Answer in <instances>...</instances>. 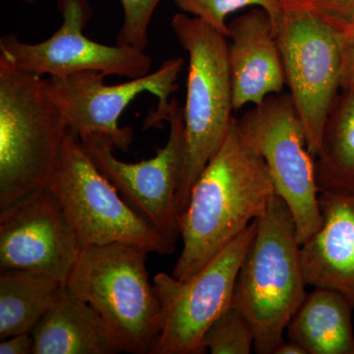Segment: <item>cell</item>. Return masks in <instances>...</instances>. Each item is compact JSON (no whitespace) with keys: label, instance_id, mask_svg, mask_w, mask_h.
Listing matches in <instances>:
<instances>
[{"label":"cell","instance_id":"cell-1","mask_svg":"<svg viewBox=\"0 0 354 354\" xmlns=\"http://www.w3.org/2000/svg\"><path fill=\"white\" fill-rule=\"evenodd\" d=\"M276 195L264 158L242 139L236 118L191 190L179 216L183 250L172 276L185 281L264 214Z\"/></svg>","mask_w":354,"mask_h":354},{"label":"cell","instance_id":"cell-2","mask_svg":"<svg viewBox=\"0 0 354 354\" xmlns=\"http://www.w3.org/2000/svg\"><path fill=\"white\" fill-rule=\"evenodd\" d=\"M301 244L288 204L274 195L257 218V232L235 281L232 306L252 326L254 349L274 354L306 297Z\"/></svg>","mask_w":354,"mask_h":354},{"label":"cell","instance_id":"cell-3","mask_svg":"<svg viewBox=\"0 0 354 354\" xmlns=\"http://www.w3.org/2000/svg\"><path fill=\"white\" fill-rule=\"evenodd\" d=\"M150 253L118 242L86 247L67 281L104 319L122 353L152 354L162 333V304L147 270Z\"/></svg>","mask_w":354,"mask_h":354},{"label":"cell","instance_id":"cell-4","mask_svg":"<svg viewBox=\"0 0 354 354\" xmlns=\"http://www.w3.org/2000/svg\"><path fill=\"white\" fill-rule=\"evenodd\" d=\"M66 130L46 77L0 57V209L46 185Z\"/></svg>","mask_w":354,"mask_h":354},{"label":"cell","instance_id":"cell-5","mask_svg":"<svg viewBox=\"0 0 354 354\" xmlns=\"http://www.w3.org/2000/svg\"><path fill=\"white\" fill-rule=\"evenodd\" d=\"M171 26L189 59L183 108L185 152L176 193L179 218L198 177L227 138L234 102L227 37L183 13L176 14Z\"/></svg>","mask_w":354,"mask_h":354},{"label":"cell","instance_id":"cell-6","mask_svg":"<svg viewBox=\"0 0 354 354\" xmlns=\"http://www.w3.org/2000/svg\"><path fill=\"white\" fill-rule=\"evenodd\" d=\"M46 185L57 198L82 248L109 243L171 255L176 245L130 206L67 128Z\"/></svg>","mask_w":354,"mask_h":354},{"label":"cell","instance_id":"cell-7","mask_svg":"<svg viewBox=\"0 0 354 354\" xmlns=\"http://www.w3.org/2000/svg\"><path fill=\"white\" fill-rule=\"evenodd\" d=\"M242 139L264 158L276 194L288 204L304 244L322 225L315 158L290 94L271 95L236 118Z\"/></svg>","mask_w":354,"mask_h":354},{"label":"cell","instance_id":"cell-8","mask_svg":"<svg viewBox=\"0 0 354 354\" xmlns=\"http://www.w3.org/2000/svg\"><path fill=\"white\" fill-rule=\"evenodd\" d=\"M183 58L165 60L153 73L128 82L108 85L102 72H77L64 78L46 77L48 87L64 109L67 128L80 141L99 138L114 150L127 152L134 133L131 127H120L118 121L125 109L143 93L158 97L157 108L149 113L143 129L162 127L169 118V97L178 90V77Z\"/></svg>","mask_w":354,"mask_h":354},{"label":"cell","instance_id":"cell-9","mask_svg":"<svg viewBox=\"0 0 354 354\" xmlns=\"http://www.w3.org/2000/svg\"><path fill=\"white\" fill-rule=\"evenodd\" d=\"M274 32L286 84L316 158L341 88V30L312 9H297L283 11Z\"/></svg>","mask_w":354,"mask_h":354},{"label":"cell","instance_id":"cell-10","mask_svg":"<svg viewBox=\"0 0 354 354\" xmlns=\"http://www.w3.org/2000/svg\"><path fill=\"white\" fill-rule=\"evenodd\" d=\"M257 232V220L191 278L160 272L153 286L162 308V329L152 354H202L209 328L232 306L235 281Z\"/></svg>","mask_w":354,"mask_h":354},{"label":"cell","instance_id":"cell-11","mask_svg":"<svg viewBox=\"0 0 354 354\" xmlns=\"http://www.w3.org/2000/svg\"><path fill=\"white\" fill-rule=\"evenodd\" d=\"M64 21L46 41L27 44L16 35L0 39V57L37 77L64 78L77 72L97 71L136 79L150 73L152 58L130 46H106L88 39L84 29L93 16L88 0H57Z\"/></svg>","mask_w":354,"mask_h":354},{"label":"cell","instance_id":"cell-12","mask_svg":"<svg viewBox=\"0 0 354 354\" xmlns=\"http://www.w3.org/2000/svg\"><path fill=\"white\" fill-rule=\"evenodd\" d=\"M169 134L157 155L138 162H125L113 155L104 140L81 141L95 167L113 184L121 196L165 239L176 245L180 237L176 193L185 152L183 109L169 102Z\"/></svg>","mask_w":354,"mask_h":354},{"label":"cell","instance_id":"cell-13","mask_svg":"<svg viewBox=\"0 0 354 354\" xmlns=\"http://www.w3.org/2000/svg\"><path fill=\"white\" fill-rule=\"evenodd\" d=\"M82 249L46 185L0 209V271L37 272L66 285Z\"/></svg>","mask_w":354,"mask_h":354},{"label":"cell","instance_id":"cell-14","mask_svg":"<svg viewBox=\"0 0 354 354\" xmlns=\"http://www.w3.org/2000/svg\"><path fill=\"white\" fill-rule=\"evenodd\" d=\"M228 62L234 109L259 106L269 95L281 94L285 68L270 16L255 8L228 24Z\"/></svg>","mask_w":354,"mask_h":354},{"label":"cell","instance_id":"cell-15","mask_svg":"<svg viewBox=\"0 0 354 354\" xmlns=\"http://www.w3.org/2000/svg\"><path fill=\"white\" fill-rule=\"evenodd\" d=\"M322 225L301 245L306 285L344 295L354 310V191L319 193Z\"/></svg>","mask_w":354,"mask_h":354},{"label":"cell","instance_id":"cell-16","mask_svg":"<svg viewBox=\"0 0 354 354\" xmlns=\"http://www.w3.org/2000/svg\"><path fill=\"white\" fill-rule=\"evenodd\" d=\"M34 354L122 353L104 319L67 288L32 330Z\"/></svg>","mask_w":354,"mask_h":354},{"label":"cell","instance_id":"cell-17","mask_svg":"<svg viewBox=\"0 0 354 354\" xmlns=\"http://www.w3.org/2000/svg\"><path fill=\"white\" fill-rule=\"evenodd\" d=\"M353 311L337 291L314 288L286 327L288 339L308 354H354Z\"/></svg>","mask_w":354,"mask_h":354},{"label":"cell","instance_id":"cell-18","mask_svg":"<svg viewBox=\"0 0 354 354\" xmlns=\"http://www.w3.org/2000/svg\"><path fill=\"white\" fill-rule=\"evenodd\" d=\"M66 290L46 274L0 272V339L31 333Z\"/></svg>","mask_w":354,"mask_h":354},{"label":"cell","instance_id":"cell-19","mask_svg":"<svg viewBox=\"0 0 354 354\" xmlns=\"http://www.w3.org/2000/svg\"><path fill=\"white\" fill-rule=\"evenodd\" d=\"M315 167L320 191H354V88L342 91L326 120Z\"/></svg>","mask_w":354,"mask_h":354},{"label":"cell","instance_id":"cell-20","mask_svg":"<svg viewBox=\"0 0 354 354\" xmlns=\"http://www.w3.org/2000/svg\"><path fill=\"white\" fill-rule=\"evenodd\" d=\"M203 346L212 354H250L254 348L252 326L241 310L232 305L207 330Z\"/></svg>","mask_w":354,"mask_h":354},{"label":"cell","instance_id":"cell-21","mask_svg":"<svg viewBox=\"0 0 354 354\" xmlns=\"http://www.w3.org/2000/svg\"><path fill=\"white\" fill-rule=\"evenodd\" d=\"M184 12L192 14L207 24L212 26L216 31L227 37L228 25L225 23L230 14L236 12L248 6H258L264 9L270 16L274 30L281 15L283 7L279 0H174Z\"/></svg>","mask_w":354,"mask_h":354},{"label":"cell","instance_id":"cell-22","mask_svg":"<svg viewBox=\"0 0 354 354\" xmlns=\"http://www.w3.org/2000/svg\"><path fill=\"white\" fill-rule=\"evenodd\" d=\"M162 0H120L123 22L116 44L145 51L149 41V26Z\"/></svg>","mask_w":354,"mask_h":354},{"label":"cell","instance_id":"cell-23","mask_svg":"<svg viewBox=\"0 0 354 354\" xmlns=\"http://www.w3.org/2000/svg\"><path fill=\"white\" fill-rule=\"evenodd\" d=\"M312 10L339 27L354 24V0H312Z\"/></svg>","mask_w":354,"mask_h":354},{"label":"cell","instance_id":"cell-24","mask_svg":"<svg viewBox=\"0 0 354 354\" xmlns=\"http://www.w3.org/2000/svg\"><path fill=\"white\" fill-rule=\"evenodd\" d=\"M342 51V91L354 88V24L339 27Z\"/></svg>","mask_w":354,"mask_h":354},{"label":"cell","instance_id":"cell-25","mask_svg":"<svg viewBox=\"0 0 354 354\" xmlns=\"http://www.w3.org/2000/svg\"><path fill=\"white\" fill-rule=\"evenodd\" d=\"M0 354H34V339L31 333L12 335L2 339Z\"/></svg>","mask_w":354,"mask_h":354},{"label":"cell","instance_id":"cell-26","mask_svg":"<svg viewBox=\"0 0 354 354\" xmlns=\"http://www.w3.org/2000/svg\"><path fill=\"white\" fill-rule=\"evenodd\" d=\"M274 354H308L299 344L288 339V342L283 341L279 344L278 348L274 351Z\"/></svg>","mask_w":354,"mask_h":354},{"label":"cell","instance_id":"cell-27","mask_svg":"<svg viewBox=\"0 0 354 354\" xmlns=\"http://www.w3.org/2000/svg\"><path fill=\"white\" fill-rule=\"evenodd\" d=\"M285 10L312 9V0H279Z\"/></svg>","mask_w":354,"mask_h":354},{"label":"cell","instance_id":"cell-28","mask_svg":"<svg viewBox=\"0 0 354 354\" xmlns=\"http://www.w3.org/2000/svg\"><path fill=\"white\" fill-rule=\"evenodd\" d=\"M23 1L27 2V3H32V2L36 1V0H23Z\"/></svg>","mask_w":354,"mask_h":354}]
</instances>
